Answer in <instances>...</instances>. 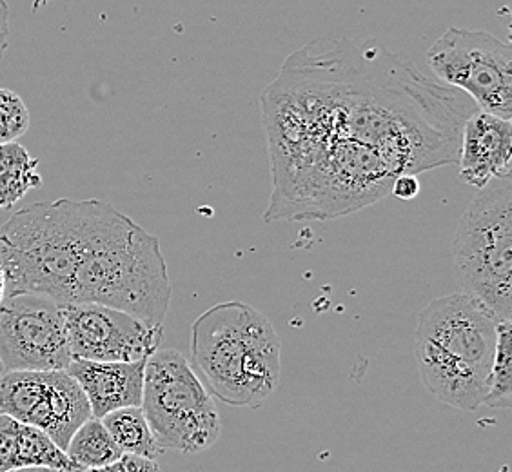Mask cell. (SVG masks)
Segmentation results:
<instances>
[{
	"label": "cell",
	"instance_id": "e0dca14e",
	"mask_svg": "<svg viewBox=\"0 0 512 472\" xmlns=\"http://www.w3.org/2000/svg\"><path fill=\"white\" fill-rule=\"evenodd\" d=\"M512 320L498 322V340L483 407L509 409L512 396Z\"/></svg>",
	"mask_w": 512,
	"mask_h": 472
},
{
	"label": "cell",
	"instance_id": "ba28073f",
	"mask_svg": "<svg viewBox=\"0 0 512 472\" xmlns=\"http://www.w3.org/2000/svg\"><path fill=\"white\" fill-rule=\"evenodd\" d=\"M0 413L44 431L66 453L91 407L66 369L8 371L0 376Z\"/></svg>",
	"mask_w": 512,
	"mask_h": 472
},
{
	"label": "cell",
	"instance_id": "7402d4cb",
	"mask_svg": "<svg viewBox=\"0 0 512 472\" xmlns=\"http://www.w3.org/2000/svg\"><path fill=\"white\" fill-rule=\"evenodd\" d=\"M17 472H84V471H62V469H48V467H33V469H20Z\"/></svg>",
	"mask_w": 512,
	"mask_h": 472
},
{
	"label": "cell",
	"instance_id": "ffe728a7",
	"mask_svg": "<svg viewBox=\"0 0 512 472\" xmlns=\"http://www.w3.org/2000/svg\"><path fill=\"white\" fill-rule=\"evenodd\" d=\"M418 193H420V180L416 175L404 173V175L394 177L393 186H391L393 197L400 198V200H413L418 197Z\"/></svg>",
	"mask_w": 512,
	"mask_h": 472
},
{
	"label": "cell",
	"instance_id": "2e32d148",
	"mask_svg": "<svg viewBox=\"0 0 512 472\" xmlns=\"http://www.w3.org/2000/svg\"><path fill=\"white\" fill-rule=\"evenodd\" d=\"M69 460L82 471L104 467L122 456L119 445L111 438L100 418H89L73 433L66 449Z\"/></svg>",
	"mask_w": 512,
	"mask_h": 472
},
{
	"label": "cell",
	"instance_id": "9c48e42d",
	"mask_svg": "<svg viewBox=\"0 0 512 472\" xmlns=\"http://www.w3.org/2000/svg\"><path fill=\"white\" fill-rule=\"evenodd\" d=\"M69 362L62 305L30 293L6 295L0 304V364L4 373L66 369Z\"/></svg>",
	"mask_w": 512,
	"mask_h": 472
},
{
	"label": "cell",
	"instance_id": "5bb4252c",
	"mask_svg": "<svg viewBox=\"0 0 512 472\" xmlns=\"http://www.w3.org/2000/svg\"><path fill=\"white\" fill-rule=\"evenodd\" d=\"M39 186V160L19 142L0 144V209H11Z\"/></svg>",
	"mask_w": 512,
	"mask_h": 472
},
{
	"label": "cell",
	"instance_id": "d6986e66",
	"mask_svg": "<svg viewBox=\"0 0 512 472\" xmlns=\"http://www.w3.org/2000/svg\"><path fill=\"white\" fill-rule=\"evenodd\" d=\"M84 472H162L157 460L144 458V456H135V454H122L119 460L108 463L104 467L97 469H88Z\"/></svg>",
	"mask_w": 512,
	"mask_h": 472
},
{
	"label": "cell",
	"instance_id": "ac0fdd59",
	"mask_svg": "<svg viewBox=\"0 0 512 472\" xmlns=\"http://www.w3.org/2000/svg\"><path fill=\"white\" fill-rule=\"evenodd\" d=\"M30 129V111L15 91L0 88V144L17 142Z\"/></svg>",
	"mask_w": 512,
	"mask_h": 472
},
{
	"label": "cell",
	"instance_id": "8992f818",
	"mask_svg": "<svg viewBox=\"0 0 512 472\" xmlns=\"http://www.w3.org/2000/svg\"><path fill=\"white\" fill-rule=\"evenodd\" d=\"M140 407L162 451L204 453L220 438L215 398L177 349L158 347L146 360Z\"/></svg>",
	"mask_w": 512,
	"mask_h": 472
},
{
	"label": "cell",
	"instance_id": "4fadbf2b",
	"mask_svg": "<svg viewBox=\"0 0 512 472\" xmlns=\"http://www.w3.org/2000/svg\"><path fill=\"white\" fill-rule=\"evenodd\" d=\"M33 467L82 471L44 431L0 413V472Z\"/></svg>",
	"mask_w": 512,
	"mask_h": 472
},
{
	"label": "cell",
	"instance_id": "6da1fadb",
	"mask_svg": "<svg viewBox=\"0 0 512 472\" xmlns=\"http://www.w3.org/2000/svg\"><path fill=\"white\" fill-rule=\"evenodd\" d=\"M478 108L375 40L318 37L287 57L262 93L266 131L342 138L373 149L398 175L458 160Z\"/></svg>",
	"mask_w": 512,
	"mask_h": 472
},
{
	"label": "cell",
	"instance_id": "8fae6325",
	"mask_svg": "<svg viewBox=\"0 0 512 472\" xmlns=\"http://www.w3.org/2000/svg\"><path fill=\"white\" fill-rule=\"evenodd\" d=\"M456 162L463 182L478 189L493 178L512 177L511 120L478 109L463 126Z\"/></svg>",
	"mask_w": 512,
	"mask_h": 472
},
{
	"label": "cell",
	"instance_id": "277c9868",
	"mask_svg": "<svg viewBox=\"0 0 512 472\" xmlns=\"http://www.w3.org/2000/svg\"><path fill=\"white\" fill-rule=\"evenodd\" d=\"M193 364L222 404L256 409L280 384L282 342L275 325L244 302H222L191 325Z\"/></svg>",
	"mask_w": 512,
	"mask_h": 472
},
{
	"label": "cell",
	"instance_id": "7c38bea8",
	"mask_svg": "<svg viewBox=\"0 0 512 472\" xmlns=\"http://www.w3.org/2000/svg\"><path fill=\"white\" fill-rule=\"evenodd\" d=\"M68 371L88 398L93 418H102L124 407H140L146 360L93 362L73 358Z\"/></svg>",
	"mask_w": 512,
	"mask_h": 472
},
{
	"label": "cell",
	"instance_id": "30bf717a",
	"mask_svg": "<svg viewBox=\"0 0 512 472\" xmlns=\"http://www.w3.org/2000/svg\"><path fill=\"white\" fill-rule=\"evenodd\" d=\"M71 360L138 362L148 360L160 347L164 325L146 324L137 316L108 305L64 304Z\"/></svg>",
	"mask_w": 512,
	"mask_h": 472
},
{
	"label": "cell",
	"instance_id": "5b68a950",
	"mask_svg": "<svg viewBox=\"0 0 512 472\" xmlns=\"http://www.w3.org/2000/svg\"><path fill=\"white\" fill-rule=\"evenodd\" d=\"M454 273L462 293L498 322L512 320V177L489 180L465 209L454 238Z\"/></svg>",
	"mask_w": 512,
	"mask_h": 472
},
{
	"label": "cell",
	"instance_id": "3957f363",
	"mask_svg": "<svg viewBox=\"0 0 512 472\" xmlns=\"http://www.w3.org/2000/svg\"><path fill=\"white\" fill-rule=\"evenodd\" d=\"M498 340L496 316L465 293L425 305L414 333V356L425 389L460 411L482 407Z\"/></svg>",
	"mask_w": 512,
	"mask_h": 472
},
{
	"label": "cell",
	"instance_id": "7a4b0ae2",
	"mask_svg": "<svg viewBox=\"0 0 512 472\" xmlns=\"http://www.w3.org/2000/svg\"><path fill=\"white\" fill-rule=\"evenodd\" d=\"M171 295L158 236L108 202L86 200L69 304L108 305L164 325Z\"/></svg>",
	"mask_w": 512,
	"mask_h": 472
},
{
	"label": "cell",
	"instance_id": "603a6c76",
	"mask_svg": "<svg viewBox=\"0 0 512 472\" xmlns=\"http://www.w3.org/2000/svg\"><path fill=\"white\" fill-rule=\"evenodd\" d=\"M4 298H6V278H4V271L0 267V304Z\"/></svg>",
	"mask_w": 512,
	"mask_h": 472
},
{
	"label": "cell",
	"instance_id": "9a60e30c",
	"mask_svg": "<svg viewBox=\"0 0 512 472\" xmlns=\"http://www.w3.org/2000/svg\"><path fill=\"white\" fill-rule=\"evenodd\" d=\"M111 438L124 454H135L157 460L162 453L155 436L151 433L142 407H124L100 418Z\"/></svg>",
	"mask_w": 512,
	"mask_h": 472
},
{
	"label": "cell",
	"instance_id": "cb8c5ba5",
	"mask_svg": "<svg viewBox=\"0 0 512 472\" xmlns=\"http://www.w3.org/2000/svg\"><path fill=\"white\" fill-rule=\"evenodd\" d=\"M2 373H4V369H2V364H0V376H2Z\"/></svg>",
	"mask_w": 512,
	"mask_h": 472
},
{
	"label": "cell",
	"instance_id": "44dd1931",
	"mask_svg": "<svg viewBox=\"0 0 512 472\" xmlns=\"http://www.w3.org/2000/svg\"><path fill=\"white\" fill-rule=\"evenodd\" d=\"M10 6L8 0H0V60L10 46Z\"/></svg>",
	"mask_w": 512,
	"mask_h": 472
},
{
	"label": "cell",
	"instance_id": "52a82bcc",
	"mask_svg": "<svg viewBox=\"0 0 512 472\" xmlns=\"http://www.w3.org/2000/svg\"><path fill=\"white\" fill-rule=\"evenodd\" d=\"M427 62L445 86L460 89L476 108L512 117V48L487 31L449 28L427 51Z\"/></svg>",
	"mask_w": 512,
	"mask_h": 472
}]
</instances>
